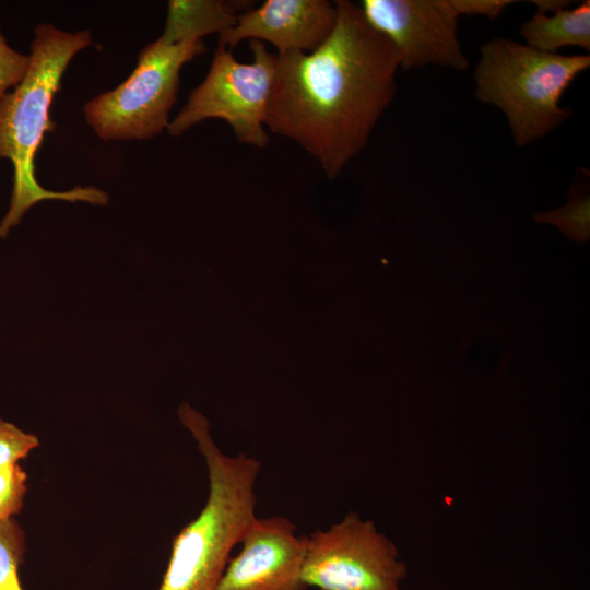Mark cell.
<instances>
[{"label":"cell","mask_w":590,"mask_h":590,"mask_svg":"<svg viewBox=\"0 0 590 590\" xmlns=\"http://www.w3.org/2000/svg\"><path fill=\"white\" fill-rule=\"evenodd\" d=\"M335 25L314 51L276 54L266 126L312 155L329 179L367 145L397 93L391 43L359 5L334 2Z\"/></svg>","instance_id":"cell-1"},{"label":"cell","mask_w":590,"mask_h":590,"mask_svg":"<svg viewBox=\"0 0 590 590\" xmlns=\"http://www.w3.org/2000/svg\"><path fill=\"white\" fill-rule=\"evenodd\" d=\"M92 44L88 30L72 33L48 23L38 24L28 70L13 92H8L0 102V160H9L13 166L11 199L0 222V239L7 238L24 214L40 201L94 205H106L109 201V196L96 187L54 191L40 186L35 176V155L45 133L56 128L49 111L63 73L72 58Z\"/></svg>","instance_id":"cell-2"},{"label":"cell","mask_w":590,"mask_h":590,"mask_svg":"<svg viewBox=\"0 0 590 590\" xmlns=\"http://www.w3.org/2000/svg\"><path fill=\"white\" fill-rule=\"evenodd\" d=\"M178 414L204 458L209 495L199 515L174 538L157 590H215L232 551L256 518L261 463L243 452L221 451L209 421L189 404H181Z\"/></svg>","instance_id":"cell-3"},{"label":"cell","mask_w":590,"mask_h":590,"mask_svg":"<svg viewBox=\"0 0 590 590\" xmlns=\"http://www.w3.org/2000/svg\"><path fill=\"white\" fill-rule=\"evenodd\" d=\"M589 67V55L547 54L497 37L480 47L475 96L500 109L514 142L526 146L571 116L569 107L560 106L563 94Z\"/></svg>","instance_id":"cell-4"},{"label":"cell","mask_w":590,"mask_h":590,"mask_svg":"<svg viewBox=\"0 0 590 590\" xmlns=\"http://www.w3.org/2000/svg\"><path fill=\"white\" fill-rule=\"evenodd\" d=\"M205 51L202 39L167 45L157 38L141 50L127 80L84 104L86 122L104 141L161 134L177 99L181 68Z\"/></svg>","instance_id":"cell-5"},{"label":"cell","mask_w":590,"mask_h":590,"mask_svg":"<svg viewBox=\"0 0 590 590\" xmlns=\"http://www.w3.org/2000/svg\"><path fill=\"white\" fill-rule=\"evenodd\" d=\"M252 61L236 60L232 49H215L205 79L189 94L167 131L179 137L206 119H222L236 139L256 148L269 143L266 114L276 69V55L263 42L249 40Z\"/></svg>","instance_id":"cell-6"},{"label":"cell","mask_w":590,"mask_h":590,"mask_svg":"<svg viewBox=\"0 0 590 590\" xmlns=\"http://www.w3.org/2000/svg\"><path fill=\"white\" fill-rule=\"evenodd\" d=\"M406 567L394 544L356 512L306 535L303 580L319 590H402Z\"/></svg>","instance_id":"cell-7"},{"label":"cell","mask_w":590,"mask_h":590,"mask_svg":"<svg viewBox=\"0 0 590 590\" xmlns=\"http://www.w3.org/2000/svg\"><path fill=\"white\" fill-rule=\"evenodd\" d=\"M359 8L368 24L391 43L400 68H468L450 0H363Z\"/></svg>","instance_id":"cell-8"},{"label":"cell","mask_w":590,"mask_h":590,"mask_svg":"<svg viewBox=\"0 0 590 590\" xmlns=\"http://www.w3.org/2000/svg\"><path fill=\"white\" fill-rule=\"evenodd\" d=\"M239 544L215 590H308L303 580L306 535H298L288 518L256 516Z\"/></svg>","instance_id":"cell-9"},{"label":"cell","mask_w":590,"mask_h":590,"mask_svg":"<svg viewBox=\"0 0 590 590\" xmlns=\"http://www.w3.org/2000/svg\"><path fill=\"white\" fill-rule=\"evenodd\" d=\"M335 4L327 0H267L238 15L231 28L219 35V45L232 49L240 42H269L278 54L311 52L331 34Z\"/></svg>","instance_id":"cell-10"},{"label":"cell","mask_w":590,"mask_h":590,"mask_svg":"<svg viewBox=\"0 0 590 590\" xmlns=\"http://www.w3.org/2000/svg\"><path fill=\"white\" fill-rule=\"evenodd\" d=\"M235 4L221 0H170L164 31L158 39L167 45L201 40L219 35L237 22Z\"/></svg>","instance_id":"cell-11"},{"label":"cell","mask_w":590,"mask_h":590,"mask_svg":"<svg viewBox=\"0 0 590 590\" xmlns=\"http://www.w3.org/2000/svg\"><path fill=\"white\" fill-rule=\"evenodd\" d=\"M519 32L527 46L542 52L557 54L566 46L590 50V1L551 16L536 12Z\"/></svg>","instance_id":"cell-12"},{"label":"cell","mask_w":590,"mask_h":590,"mask_svg":"<svg viewBox=\"0 0 590 590\" xmlns=\"http://www.w3.org/2000/svg\"><path fill=\"white\" fill-rule=\"evenodd\" d=\"M534 221L556 226L569 240L585 244L590 238V199L586 191L574 190L568 202L550 212L536 213Z\"/></svg>","instance_id":"cell-13"},{"label":"cell","mask_w":590,"mask_h":590,"mask_svg":"<svg viewBox=\"0 0 590 590\" xmlns=\"http://www.w3.org/2000/svg\"><path fill=\"white\" fill-rule=\"evenodd\" d=\"M25 553V532L14 518L0 520V590H23L19 568Z\"/></svg>","instance_id":"cell-14"},{"label":"cell","mask_w":590,"mask_h":590,"mask_svg":"<svg viewBox=\"0 0 590 590\" xmlns=\"http://www.w3.org/2000/svg\"><path fill=\"white\" fill-rule=\"evenodd\" d=\"M27 474L19 463L0 465V520L17 515L27 492Z\"/></svg>","instance_id":"cell-15"},{"label":"cell","mask_w":590,"mask_h":590,"mask_svg":"<svg viewBox=\"0 0 590 590\" xmlns=\"http://www.w3.org/2000/svg\"><path fill=\"white\" fill-rule=\"evenodd\" d=\"M38 446L35 435L0 418V465L17 463Z\"/></svg>","instance_id":"cell-16"},{"label":"cell","mask_w":590,"mask_h":590,"mask_svg":"<svg viewBox=\"0 0 590 590\" xmlns=\"http://www.w3.org/2000/svg\"><path fill=\"white\" fill-rule=\"evenodd\" d=\"M30 67V56L20 54L7 43L0 31V102L9 88L16 87Z\"/></svg>","instance_id":"cell-17"},{"label":"cell","mask_w":590,"mask_h":590,"mask_svg":"<svg viewBox=\"0 0 590 590\" xmlns=\"http://www.w3.org/2000/svg\"><path fill=\"white\" fill-rule=\"evenodd\" d=\"M458 16L479 15L494 20L510 4L512 0H450Z\"/></svg>","instance_id":"cell-18"},{"label":"cell","mask_w":590,"mask_h":590,"mask_svg":"<svg viewBox=\"0 0 590 590\" xmlns=\"http://www.w3.org/2000/svg\"><path fill=\"white\" fill-rule=\"evenodd\" d=\"M536 8L538 12L547 14L548 12L555 13L557 11L567 9L569 1L563 0H533L531 1Z\"/></svg>","instance_id":"cell-19"}]
</instances>
